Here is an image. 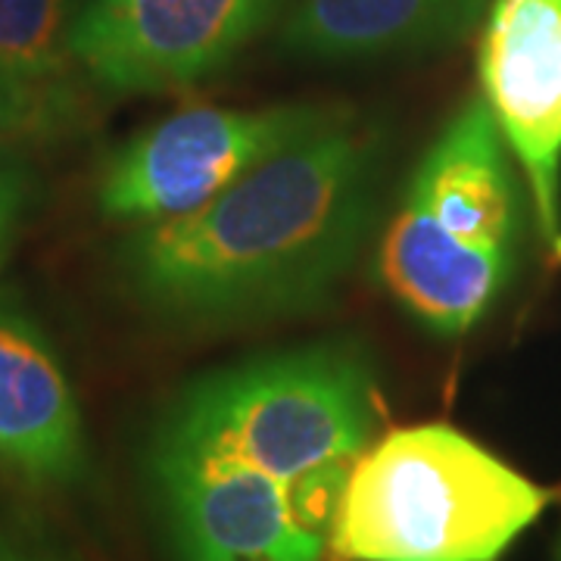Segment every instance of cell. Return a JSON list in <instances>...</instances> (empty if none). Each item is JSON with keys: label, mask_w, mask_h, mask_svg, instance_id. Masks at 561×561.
I'll list each match as a JSON object with an SVG mask.
<instances>
[{"label": "cell", "mask_w": 561, "mask_h": 561, "mask_svg": "<svg viewBox=\"0 0 561 561\" xmlns=\"http://www.w3.org/2000/svg\"><path fill=\"white\" fill-rule=\"evenodd\" d=\"M383 138L341 110L179 219L122 243L125 287L162 321L278 319L328 300L378 216Z\"/></svg>", "instance_id": "1"}, {"label": "cell", "mask_w": 561, "mask_h": 561, "mask_svg": "<svg viewBox=\"0 0 561 561\" xmlns=\"http://www.w3.org/2000/svg\"><path fill=\"white\" fill-rule=\"evenodd\" d=\"M481 94L427 144L378 243V275L409 319L461 337L496 306L518 268L524 191Z\"/></svg>", "instance_id": "2"}, {"label": "cell", "mask_w": 561, "mask_h": 561, "mask_svg": "<svg viewBox=\"0 0 561 561\" xmlns=\"http://www.w3.org/2000/svg\"><path fill=\"white\" fill-rule=\"evenodd\" d=\"M381 375L350 337L234 362L181 387L147 443L253 465L287 483L353 468L381 434Z\"/></svg>", "instance_id": "3"}, {"label": "cell", "mask_w": 561, "mask_h": 561, "mask_svg": "<svg viewBox=\"0 0 561 561\" xmlns=\"http://www.w3.org/2000/svg\"><path fill=\"white\" fill-rule=\"evenodd\" d=\"M549 502L552 490L459 427L402 424L353 465L331 561H500Z\"/></svg>", "instance_id": "4"}, {"label": "cell", "mask_w": 561, "mask_h": 561, "mask_svg": "<svg viewBox=\"0 0 561 561\" xmlns=\"http://www.w3.org/2000/svg\"><path fill=\"white\" fill-rule=\"evenodd\" d=\"M350 471L287 483L243 461L144 446V478L175 561H331Z\"/></svg>", "instance_id": "5"}, {"label": "cell", "mask_w": 561, "mask_h": 561, "mask_svg": "<svg viewBox=\"0 0 561 561\" xmlns=\"http://www.w3.org/2000/svg\"><path fill=\"white\" fill-rule=\"evenodd\" d=\"M341 110L324 103L187 106L113 150L98 203L103 216L135 225L187 216Z\"/></svg>", "instance_id": "6"}, {"label": "cell", "mask_w": 561, "mask_h": 561, "mask_svg": "<svg viewBox=\"0 0 561 561\" xmlns=\"http://www.w3.org/2000/svg\"><path fill=\"white\" fill-rule=\"evenodd\" d=\"M278 0H91L69 54L106 91L169 94L234 60Z\"/></svg>", "instance_id": "7"}, {"label": "cell", "mask_w": 561, "mask_h": 561, "mask_svg": "<svg viewBox=\"0 0 561 561\" xmlns=\"http://www.w3.org/2000/svg\"><path fill=\"white\" fill-rule=\"evenodd\" d=\"M478 76L542 241L561 260V0H493Z\"/></svg>", "instance_id": "8"}, {"label": "cell", "mask_w": 561, "mask_h": 561, "mask_svg": "<svg viewBox=\"0 0 561 561\" xmlns=\"http://www.w3.org/2000/svg\"><path fill=\"white\" fill-rule=\"evenodd\" d=\"M0 468L38 490H69L91 468L84 419L60 356L10 302H0Z\"/></svg>", "instance_id": "9"}, {"label": "cell", "mask_w": 561, "mask_h": 561, "mask_svg": "<svg viewBox=\"0 0 561 561\" xmlns=\"http://www.w3.org/2000/svg\"><path fill=\"white\" fill-rule=\"evenodd\" d=\"M493 0H302L284 25L294 57L321 62L431 54L461 41Z\"/></svg>", "instance_id": "10"}, {"label": "cell", "mask_w": 561, "mask_h": 561, "mask_svg": "<svg viewBox=\"0 0 561 561\" xmlns=\"http://www.w3.org/2000/svg\"><path fill=\"white\" fill-rule=\"evenodd\" d=\"M76 0H0V66L44 88H62Z\"/></svg>", "instance_id": "11"}, {"label": "cell", "mask_w": 561, "mask_h": 561, "mask_svg": "<svg viewBox=\"0 0 561 561\" xmlns=\"http://www.w3.org/2000/svg\"><path fill=\"white\" fill-rule=\"evenodd\" d=\"M72 101L62 88H44L0 66V147L54 131Z\"/></svg>", "instance_id": "12"}, {"label": "cell", "mask_w": 561, "mask_h": 561, "mask_svg": "<svg viewBox=\"0 0 561 561\" xmlns=\"http://www.w3.org/2000/svg\"><path fill=\"white\" fill-rule=\"evenodd\" d=\"M25 194H28V184H25L20 165L0 160V268L16 241L22 213H25Z\"/></svg>", "instance_id": "13"}, {"label": "cell", "mask_w": 561, "mask_h": 561, "mask_svg": "<svg viewBox=\"0 0 561 561\" xmlns=\"http://www.w3.org/2000/svg\"><path fill=\"white\" fill-rule=\"evenodd\" d=\"M0 561H62L38 540L20 534L16 527L0 522Z\"/></svg>", "instance_id": "14"}, {"label": "cell", "mask_w": 561, "mask_h": 561, "mask_svg": "<svg viewBox=\"0 0 561 561\" xmlns=\"http://www.w3.org/2000/svg\"><path fill=\"white\" fill-rule=\"evenodd\" d=\"M549 561H561V527H559V537L552 542V552H549Z\"/></svg>", "instance_id": "15"}]
</instances>
